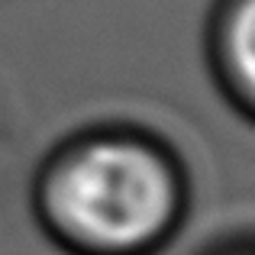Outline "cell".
<instances>
[{
    "label": "cell",
    "instance_id": "obj_1",
    "mask_svg": "<svg viewBox=\"0 0 255 255\" xmlns=\"http://www.w3.org/2000/svg\"><path fill=\"white\" fill-rule=\"evenodd\" d=\"M181 191L171 165L136 139L75 149L45 191V213L81 255H145L171 233Z\"/></svg>",
    "mask_w": 255,
    "mask_h": 255
},
{
    "label": "cell",
    "instance_id": "obj_3",
    "mask_svg": "<svg viewBox=\"0 0 255 255\" xmlns=\"http://www.w3.org/2000/svg\"><path fill=\"white\" fill-rule=\"evenodd\" d=\"M243 255H252V252H243Z\"/></svg>",
    "mask_w": 255,
    "mask_h": 255
},
{
    "label": "cell",
    "instance_id": "obj_2",
    "mask_svg": "<svg viewBox=\"0 0 255 255\" xmlns=\"http://www.w3.org/2000/svg\"><path fill=\"white\" fill-rule=\"evenodd\" d=\"M223 58L230 78L255 104V0H239L223 26Z\"/></svg>",
    "mask_w": 255,
    "mask_h": 255
}]
</instances>
